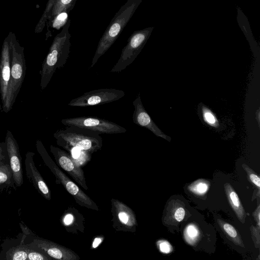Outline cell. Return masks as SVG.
<instances>
[{
    "instance_id": "obj_15",
    "label": "cell",
    "mask_w": 260,
    "mask_h": 260,
    "mask_svg": "<svg viewBox=\"0 0 260 260\" xmlns=\"http://www.w3.org/2000/svg\"><path fill=\"white\" fill-rule=\"evenodd\" d=\"M113 216L116 223L120 224V228L132 229L135 228L137 221L133 211L124 203L118 200H112Z\"/></svg>"
},
{
    "instance_id": "obj_2",
    "label": "cell",
    "mask_w": 260,
    "mask_h": 260,
    "mask_svg": "<svg viewBox=\"0 0 260 260\" xmlns=\"http://www.w3.org/2000/svg\"><path fill=\"white\" fill-rule=\"evenodd\" d=\"M142 0H127L112 19L100 39L90 68H92L116 40Z\"/></svg>"
},
{
    "instance_id": "obj_4",
    "label": "cell",
    "mask_w": 260,
    "mask_h": 260,
    "mask_svg": "<svg viewBox=\"0 0 260 260\" xmlns=\"http://www.w3.org/2000/svg\"><path fill=\"white\" fill-rule=\"evenodd\" d=\"M8 36L11 54L10 93L13 106L23 81L26 68L24 48L19 43L14 33L10 32Z\"/></svg>"
},
{
    "instance_id": "obj_20",
    "label": "cell",
    "mask_w": 260,
    "mask_h": 260,
    "mask_svg": "<svg viewBox=\"0 0 260 260\" xmlns=\"http://www.w3.org/2000/svg\"><path fill=\"white\" fill-rule=\"evenodd\" d=\"M55 0H49L44 13L41 18L39 22L36 27L35 32H40L43 29L46 21L48 18L50 12L51 11L54 5Z\"/></svg>"
},
{
    "instance_id": "obj_24",
    "label": "cell",
    "mask_w": 260,
    "mask_h": 260,
    "mask_svg": "<svg viewBox=\"0 0 260 260\" xmlns=\"http://www.w3.org/2000/svg\"><path fill=\"white\" fill-rule=\"evenodd\" d=\"M67 13H60L54 17L52 26L54 28L59 29L60 27L63 26L67 23Z\"/></svg>"
},
{
    "instance_id": "obj_9",
    "label": "cell",
    "mask_w": 260,
    "mask_h": 260,
    "mask_svg": "<svg viewBox=\"0 0 260 260\" xmlns=\"http://www.w3.org/2000/svg\"><path fill=\"white\" fill-rule=\"evenodd\" d=\"M11 79V54L9 37L4 40L0 59V93L3 108L8 112L12 108L10 100V84Z\"/></svg>"
},
{
    "instance_id": "obj_16",
    "label": "cell",
    "mask_w": 260,
    "mask_h": 260,
    "mask_svg": "<svg viewBox=\"0 0 260 260\" xmlns=\"http://www.w3.org/2000/svg\"><path fill=\"white\" fill-rule=\"evenodd\" d=\"M224 187L225 194L232 208L239 219L244 223L245 217V211L237 194L229 183H225Z\"/></svg>"
},
{
    "instance_id": "obj_31",
    "label": "cell",
    "mask_w": 260,
    "mask_h": 260,
    "mask_svg": "<svg viewBox=\"0 0 260 260\" xmlns=\"http://www.w3.org/2000/svg\"><path fill=\"white\" fill-rule=\"evenodd\" d=\"M259 206H258L257 209L255 210V212L253 213V216L255 221L257 222L258 226H259Z\"/></svg>"
},
{
    "instance_id": "obj_7",
    "label": "cell",
    "mask_w": 260,
    "mask_h": 260,
    "mask_svg": "<svg viewBox=\"0 0 260 260\" xmlns=\"http://www.w3.org/2000/svg\"><path fill=\"white\" fill-rule=\"evenodd\" d=\"M66 126H75L85 128L99 134L124 133L126 129L121 125L108 120L92 117H77L61 120Z\"/></svg>"
},
{
    "instance_id": "obj_21",
    "label": "cell",
    "mask_w": 260,
    "mask_h": 260,
    "mask_svg": "<svg viewBox=\"0 0 260 260\" xmlns=\"http://www.w3.org/2000/svg\"><path fill=\"white\" fill-rule=\"evenodd\" d=\"M25 246L27 252L28 260H50L52 259L39 251L30 248L26 245Z\"/></svg>"
},
{
    "instance_id": "obj_29",
    "label": "cell",
    "mask_w": 260,
    "mask_h": 260,
    "mask_svg": "<svg viewBox=\"0 0 260 260\" xmlns=\"http://www.w3.org/2000/svg\"><path fill=\"white\" fill-rule=\"evenodd\" d=\"M251 230L252 236H254L255 237V238L253 239V241L254 242L256 239V241L254 243H256L258 247L259 245V226H258L257 228H255L252 225Z\"/></svg>"
},
{
    "instance_id": "obj_8",
    "label": "cell",
    "mask_w": 260,
    "mask_h": 260,
    "mask_svg": "<svg viewBox=\"0 0 260 260\" xmlns=\"http://www.w3.org/2000/svg\"><path fill=\"white\" fill-rule=\"evenodd\" d=\"M125 95L124 91L114 88H101L84 93L72 100L68 106L86 107L108 104L120 100Z\"/></svg>"
},
{
    "instance_id": "obj_12",
    "label": "cell",
    "mask_w": 260,
    "mask_h": 260,
    "mask_svg": "<svg viewBox=\"0 0 260 260\" xmlns=\"http://www.w3.org/2000/svg\"><path fill=\"white\" fill-rule=\"evenodd\" d=\"M6 142L12 177L16 185L20 187L23 182L21 159L17 142L9 131L7 134Z\"/></svg>"
},
{
    "instance_id": "obj_13",
    "label": "cell",
    "mask_w": 260,
    "mask_h": 260,
    "mask_svg": "<svg viewBox=\"0 0 260 260\" xmlns=\"http://www.w3.org/2000/svg\"><path fill=\"white\" fill-rule=\"evenodd\" d=\"M32 152H27L26 154L25 166L26 176L37 190L46 200L51 199L50 190L41 174L35 165Z\"/></svg>"
},
{
    "instance_id": "obj_28",
    "label": "cell",
    "mask_w": 260,
    "mask_h": 260,
    "mask_svg": "<svg viewBox=\"0 0 260 260\" xmlns=\"http://www.w3.org/2000/svg\"><path fill=\"white\" fill-rule=\"evenodd\" d=\"M184 215L185 210L182 207L178 208L174 214V217L175 220L178 222L182 221L184 218Z\"/></svg>"
},
{
    "instance_id": "obj_23",
    "label": "cell",
    "mask_w": 260,
    "mask_h": 260,
    "mask_svg": "<svg viewBox=\"0 0 260 260\" xmlns=\"http://www.w3.org/2000/svg\"><path fill=\"white\" fill-rule=\"evenodd\" d=\"M12 175L10 166L7 165H0V185L7 182Z\"/></svg>"
},
{
    "instance_id": "obj_6",
    "label": "cell",
    "mask_w": 260,
    "mask_h": 260,
    "mask_svg": "<svg viewBox=\"0 0 260 260\" xmlns=\"http://www.w3.org/2000/svg\"><path fill=\"white\" fill-rule=\"evenodd\" d=\"M152 27L135 31L129 37L122 49L120 57L111 72H120L131 64L136 58L149 37Z\"/></svg>"
},
{
    "instance_id": "obj_5",
    "label": "cell",
    "mask_w": 260,
    "mask_h": 260,
    "mask_svg": "<svg viewBox=\"0 0 260 260\" xmlns=\"http://www.w3.org/2000/svg\"><path fill=\"white\" fill-rule=\"evenodd\" d=\"M39 152L46 166L78 204L90 209L99 210L98 207L93 200L59 168L45 150L41 149Z\"/></svg>"
},
{
    "instance_id": "obj_27",
    "label": "cell",
    "mask_w": 260,
    "mask_h": 260,
    "mask_svg": "<svg viewBox=\"0 0 260 260\" xmlns=\"http://www.w3.org/2000/svg\"><path fill=\"white\" fill-rule=\"evenodd\" d=\"M159 250L163 253H168L173 250L171 245L167 241L161 240L157 242Z\"/></svg>"
},
{
    "instance_id": "obj_18",
    "label": "cell",
    "mask_w": 260,
    "mask_h": 260,
    "mask_svg": "<svg viewBox=\"0 0 260 260\" xmlns=\"http://www.w3.org/2000/svg\"><path fill=\"white\" fill-rule=\"evenodd\" d=\"M76 0H55L51 11V16L54 17L61 13H68L74 7Z\"/></svg>"
},
{
    "instance_id": "obj_11",
    "label": "cell",
    "mask_w": 260,
    "mask_h": 260,
    "mask_svg": "<svg viewBox=\"0 0 260 260\" xmlns=\"http://www.w3.org/2000/svg\"><path fill=\"white\" fill-rule=\"evenodd\" d=\"M50 151L58 166L66 171L80 186L87 190L84 172L70 154L53 145L50 146Z\"/></svg>"
},
{
    "instance_id": "obj_22",
    "label": "cell",
    "mask_w": 260,
    "mask_h": 260,
    "mask_svg": "<svg viewBox=\"0 0 260 260\" xmlns=\"http://www.w3.org/2000/svg\"><path fill=\"white\" fill-rule=\"evenodd\" d=\"M189 189L197 194H203L208 190V186L206 182L197 181L189 186Z\"/></svg>"
},
{
    "instance_id": "obj_3",
    "label": "cell",
    "mask_w": 260,
    "mask_h": 260,
    "mask_svg": "<svg viewBox=\"0 0 260 260\" xmlns=\"http://www.w3.org/2000/svg\"><path fill=\"white\" fill-rule=\"evenodd\" d=\"M57 145L66 150L75 147L90 154L100 150L103 139L100 134L89 129L75 126H66L54 134Z\"/></svg>"
},
{
    "instance_id": "obj_32",
    "label": "cell",
    "mask_w": 260,
    "mask_h": 260,
    "mask_svg": "<svg viewBox=\"0 0 260 260\" xmlns=\"http://www.w3.org/2000/svg\"><path fill=\"white\" fill-rule=\"evenodd\" d=\"M73 217L71 214H68L64 218V223L67 224H70L73 221Z\"/></svg>"
},
{
    "instance_id": "obj_10",
    "label": "cell",
    "mask_w": 260,
    "mask_h": 260,
    "mask_svg": "<svg viewBox=\"0 0 260 260\" xmlns=\"http://www.w3.org/2000/svg\"><path fill=\"white\" fill-rule=\"evenodd\" d=\"M28 247L39 251L52 259L59 260H78L80 257L71 249L42 238H36L28 244Z\"/></svg>"
},
{
    "instance_id": "obj_30",
    "label": "cell",
    "mask_w": 260,
    "mask_h": 260,
    "mask_svg": "<svg viewBox=\"0 0 260 260\" xmlns=\"http://www.w3.org/2000/svg\"><path fill=\"white\" fill-rule=\"evenodd\" d=\"M186 235L190 239L195 238L198 235V231L196 228L192 225H190L186 229Z\"/></svg>"
},
{
    "instance_id": "obj_17",
    "label": "cell",
    "mask_w": 260,
    "mask_h": 260,
    "mask_svg": "<svg viewBox=\"0 0 260 260\" xmlns=\"http://www.w3.org/2000/svg\"><path fill=\"white\" fill-rule=\"evenodd\" d=\"M217 222L221 230L231 241L237 245L244 246L240 235L232 225L220 219H217Z\"/></svg>"
},
{
    "instance_id": "obj_25",
    "label": "cell",
    "mask_w": 260,
    "mask_h": 260,
    "mask_svg": "<svg viewBox=\"0 0 260 260\" xmlns=\"http://www.w3.org/2000/svg\"><path fill=\"white\" fill-rule=\"evenodd\" d=\"M243 169L246 171L250 181L258 188L260 187V179L252 170L245 164L242 165Z\"/></svg>"
},
{
    "instance_id": "obj_33",
    "label": "cell",
    "mask_w": 260,
    "mask_h": 260,
    "mask_svg": "<svg viewBox=\"0 0 260 260\" xmlns=\"http://www.w3.org/2000/svg\"><path fill=\"white\" fill-rule=\"evenodd\" d=\"M102 241V239H101L100 237H97L95 238L92 243V248H96L100 244Z\"/></svg>"
},
{
    "instance_id": "obj_26",
    "label": "cell",
    "mask_w": 260,
    "mask_h": 260,
    "mask_svg": "<svg viewBox=\"0 0 260 260\" xmlns=\"http://www.w3.org/2000/svg\"><path fill=\"white\" fill-rule=\"evenodd\" d=\"M204 120L209 124L215 126L217 124V121L213 114L208 109H205L203 111Z\"/></svg>"
},
{
    "instance_id": "obj_14",
    "label": "cell",
    "mask_w": 260,
    "mask_h": 260,
    "mask_svg": "<svg viewBox=\"0 0 260 260\" xmlns=\"http://www.w3.org/2000/svg\"><path fill=\"white\" fill-rule=\"evenodd\" d=\"M134 111L132 116L133 122L137 125L144 127L156 135L166 138L165 135L153 122L150 116L145 111L139 94L133 102Z\"/></svg>"
},
{
    "instance_id": "obj_19",
    "label": "cell",
    "mask_w": 260,
    "mask_h": 260,
    "mask_svg": "<svg viewBox=\"0 0 260 260\" xmlns=\"http://www.w3.org/2000/svg\"><path fill=\"white\" fill-rule=\"evenodd\" d=\"M6 259L28 260L25 246H19L10 249L6 254Z\"/></svg>"
},
{
    "instance_id": "obj_1",
    "label": "cell",
    "mask_w": 260,
    "mask_h": 260,
    "mask_svg": "<svg viewBox=\"0 0 260 260\" xmlns=\"http://www.w3.org/2000/svg\"><path fill=\"white\" fill-rule=\"evenodd\" d=\"M70 25V21L68 20L54 38L43 62L41 71L42 88L46 87L56 70L62 68L68 60L71 45Z\"/></svg>"
}]
</instances>
